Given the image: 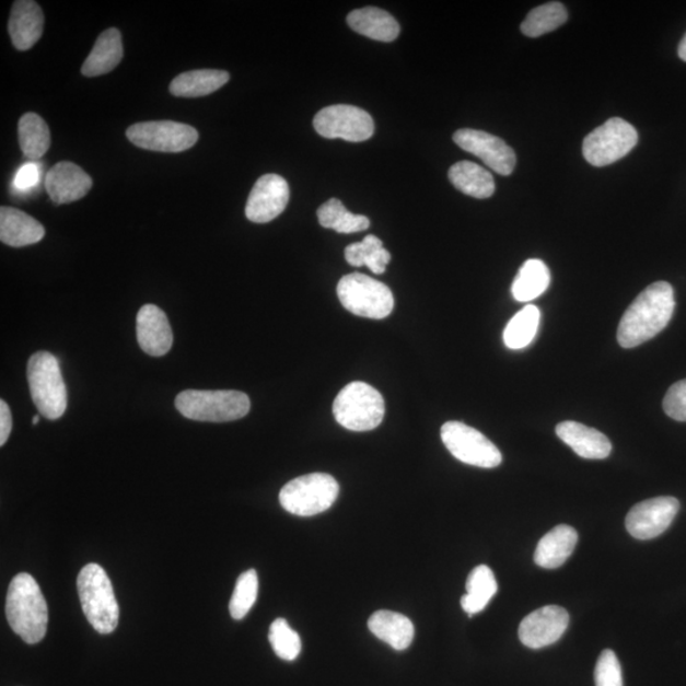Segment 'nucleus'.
<instances>
[{
    "label": "nucleus",
    "mask_w": 686,
    "mask_h": 686,
    "mask_svg": "<svg viewBox=\"0 0 686 686\" xmlns=\"http://www.w3.org/2000/svg\"><path fill=\"white\" fill-rule=\"evenodd\" d=\"M675 310L674 289L666 281L646 288L623 315L618 327V342L625 349L648 342L664 330Z\"/></svg>",
    "instance_id": "f257e3e1"
},
{
    "label": "nucleus",
    "mask_w": 686,
    "mask_h": 686,
    "mask_svg": "<svg viewBox=\"0 0 686 686\" xmlns=\"http://www.w3.org/2000/svg\"><path fill=\"white\" fill-rule=\"evenodd\" d=\"M5 614L15 635L28 644L44 640L49 623L46 598L30 573H20L8 589Z\"/></svg>",
    "instance_id": "f03ea898"
},
{
    "label": "nucleus",
    "mask_w": 686,
    "mask_h": 686,
    "mask_svg": "<svg viewBox=\"0 0 686 686\" xmlns=\"http://www.w3.org/2000/svg\"><path fill=\"white\" fill-rule=\"evenodd\" d=\"M78 594L86 620L101 635L113 633L117 628L120 609L112 580L101 566L90 563L79 572Z\"/></svg>",
    "instance_id": "7ed1b4c3"
},
{
    "label": "nucleus",
    "mask_w": 686,
    "mask_h": 686,
    "mask_svg": "<svg viewBox=\"0 0 686 686\" xmlns=\"http://www.w3.org/2000/svg\"><path fill=\"white\" fill-rule=\"evenodd\" d=\"M27 380L34 404L47 420H58L66 414L68 394L59 361L53 353L39 351L30 358Z\"/></svg>",
    "instance_id": "20e7f679"
},
{
    "label": "nucleus",
    "mask_w": 686,
    "mask_h": 686,
    "mask_svg": "<svg viewBox=\"0 0 686 686\" xmlns=\"http://www.w3.org/2000/svg\"><path fill=\"white\" fill-rule=\"evenodd\" d=\"M178 412L194 421L229 422L243 419L251 409L246 393L239 391H185L176 397Z\"/></svg>",
    "instance_id": "39448f33"
},
{
    "label": "nucleus",
    "mask_w": 686,
    "mask_h": 686,
    "mask_svg": "<svg viewBox=\"0 0 686 686\" xmlns=\"http://www.w3.org/2000/svg\"><path fill=\"white\" fill-rule=\"evenodd\" d=\"M385 405L382 394L372 385L362 382L347 384L338 393L334 404V415L342 428L364 432L372 431L384 419Z\"/></svg>",
    "instance_id": "423d86ee"
},
{
    "label": "nucleus",
    "mask_w": 686,
    "mask_h": 686,
    "mask_svg": "<svg viewBox=\"0 0 686 686\" xmlns=\"http://www.w3.org/2000/svg\"><path fill=\"white\" fill-rule=\"evenodd\" d=\"M340 486L326 473H312L290 480L279 496L281 507L297 516H314L327 511L337 500Z\"/></svg>",
    "instance_id": "0eeeda50"
},
{
    "label": "nucleus",
    "mask_w": 686,
    "mask_h": 686,
    "mask_svg": "<svg viewBox=\"0 0 686 686\" xmlns=\"http://www.w3.org/2000/svg\"><path fill=\"white\" fill-rule=\"evenodd\" d=\"M337 295L347 311L359 317L384 319L394 310V297L385 283L362 274L344 276Z\"/></svg>",
    "instance_id": "6e6552de"
},
{
    "label": "nucleus",
    "mask_w": 686,
    "mask_h": 686,
    "mask_svg": "<svg viewBox=\"0 0 686 686\" xmlns=\"http://www.w3.org/2000/svg\"><path fill=\"white\" fill-rule=\"evenodd\" d=\"M638 143V132L620 117L598 126L583 140L582 153L595 167H605L625 158Z\"/></svg>",
    "instance_id": "1a4fd4ad"
},
{
    "label": "nucleus",
    "mask_w": 686,
    "mask_h": 686,
    "mask_svg": "<svg viewBox=\"0 0 686 686\" xmlns=\"http://www.w3.org/2000/svg\"><path fill=\"white\" fill-rule=\"evenodd\" d=\"M441 440L457 461L479 468H496L502 462L499 449L482 432L457 421L441 428Z\"/></svg>",
    "instance_id": "9d476101"
},
{
    "label": "nucleus",
    "mask_w": 686,
    "mask_h": 686,
    "mask_svg": "<svg viewBox=\"0 0 686 686\" xmlns=\"http://www.w3.org/2000/svg\"><path fill=\"white\" fill-rule=\"evenodd\" d=\"M126 137L146 151L179 153L197 143L199 132L190 125L176 121H148L131 125Z\"/></svg>",
    "instance_id": "9b49d317"
},
{
    "label": "nucleus",
    "mask_w": 686,
    "mask_h": 686,
    "mask_svg": "<svg viewBox=\"0 0 686 686\" xmlns=\"http://www.w3.org/2000/svg\"><path fill=\"white\" fill-rule=\"evenodd\" d=\"M314 129L326 139H342L360 143L374 136L373 117L365 109L349 105H335L321 109L314 117Z\"/></svg>",
    "instance_id": "f8f14e48"
},
{
    "label": "nucleus",
    "mask_w": 686,
    "mask_h": 686,
    "mask_svg": "<svg viewBox=\"0 0 686 686\" xmlns=\"http://www.w3.org/2000/svg\"><path fill=\"white\" fill-rule=\"evenodd\" d=\"M681 502L675 497L662 496L635 504L626 519L627 531L636 539L658 538L674 522Z\"/></svg>",
    "instance_id": "ddd939ff"
},
{
    "label": "nucleus",
    "mask_w": 686,
    "mask_h": 686,
    "mask_svg": "<svg viewBox=\"0 0 686 686\" xmlns=\"http://www.w3.org/2000/svg\"><path fill=\"white\" fill-rule=\"evenodd\" d=\"M569 625L570 615L562 606H543L520 623L519 638L526 648L540 650L561 640Z\"/></svg>",
    "instance_id": "4468645a"
},
{
    "label": "nucleus",
    "mask_w": 686,
    "mask_h": 686,
    "mask_svg": "<svg viewBox=\"0 0 686 686\" xmlns=\"http://www.w3.org/2000/svg\"><path fill=\"white\" fill-rule=\"evenodd\" d=\"M454 141L463 151L475 154L501 176L511 175L516 165V154L500 138L486 131L462 129L454 133Z\"/></svg>",
    "instance_id": "2eb2a0df"
},
{
    "label": "nucleus",
    "mask_w": 686,
    "mask_h": 686,
    "mask_svg": "<svg viewBox=\"0 0 686 686\" xmlns=\"http://www.w3.org/2000/svg\"><path fill=\"white\" fill-rule=\"evenodd\" d=\"M290 199V188L278 175H265L257 179L248 197L246 217L251 222L265 224L282 214Z\"/></svg>",
    "instance_id": "dca6fc26"
},
{
    "label": "nucleus",
    "mask_w": 686,
    "mask_h": 686,
    "mask_svg": "<svg viewBox=\"0 0 686 686\" xmlns=\"http://www.w3.org/2000/svg\"><path fill=\"white\" fill-rule=\"evenodd\" d=\"M92 185L91 176L72 162H59L46 173V193L57 205L83 199Z\"/></svg>",
    "instance_id": "f3484780"
},
{
    "label": "nucleus",
    "mask_w": 686,
    "mask_h": 686,
    "mask_svg": "<svg viewBox=\"0 0 686 686\" xmlns=\"http://www.w3.org/2000/svg\"><path fill=\"white\" fill-rule=\"evenodd\" d=\"M137 337L141 350L151 357H164L173 345L167 315L154 304L141 306L137 317Z\"/></svg>",
    "instance_id": "a211bd4d"
},
{
    "label": "nucleus",
    "mask_w": 686,
    "mask_h": 686,
    "mask_svg": "<svg viewBox=\"0 0 686 686\" xmlns=\"http://www.w3.org/2000/svg\"><path fill=\"white\" fill-rule=\"evenodd\" d=\"M45 18L42 8L33 0L14 2L8 31L15 49L30 50L44 33Z\"/></svg>",
    "instance_id": "6ab92c4d"
},
{
    "label": "nucleus",
    "mask_w": 686,
    "mask_h": 686,
    "mask_svg": "<svg viewBox=\"0 0 686 686\" xmlns=\"http://www.w3.org/2000/svg\"><path fill=\"white\" fill-rule=\"evenodd\" d=\"M557 437L585 460H605L612 453V443L603 432L589 426L565 421L556 428Z\"/></svg>",
    "instance_id": "aec40b11"
},
{
    "label": "nucleus",
    "mask_w": 686,
    "mask_h": 686,
    "mask_svg": "<svg viewBox=\"0 0 686 686\" xmlns=\"http://www.w3.org/2000/svg\"><path fill=\"white\" fill-rule=\"evenodd\" d=\"M578 542L579 534L572 526L558 525L543 536L535 549L534 561L542 569H559L571 557Z\"/></svg>",
    "instance_id": "412c9836"
},
{
    "label": "nucleus",
    "mask_w": 686,
    "mask_h": 686,
    "mask_svg": "<svg viewBox=\"0 0 686 686\" xmlns=\"http://www.w3.org/2000/svg\"><path fill=\"white\" fill-rule=\"evenodd\" d=\"M45 236V228L33 217L19 209H0V241L7 246L20 248L38 243Z\"/></svg>",
    "instance_id": "4be33fe9"
},
{
    "label": "nucleus",
    "mask_w": 686,
    "mask_h": 686,
    "mask_svg": "<svg viewBox=\"0 0 686 686\" xmlns=\"http://www.w3.org/2000/svg\"><path fill=\"white\" fill-rule=\"evenodd\" d=\"M349 26L362 36L376 42L392 43L399 35V23L388 12L376 7H365L347 15Z\"/></svg>",
    "instance_id": "5701e85b"
},
{
    "label": "nucleus",
    "mask_w": 686,
    "mask_h": 686,
    "mask_svg": "<svg viewBox=\"0 0 686 686\" xmlns=\"http://www.w3.org/2000/svg\"><path fill=\"white\" fill-rule=\"evenodd\" d=\"M368 627L370 632L397 651L407 650L415 638L414 623L404 614L396 612L374 613L368 621Z\"/></svg>",
    "instance_id": "b1692460"
},
{
    "label": "nucleus",
    "mask_w": 686,
    "mask_h": 686,
    "mask_svg": "<svg viewBox=\"0 0 686 686\" xmlns=\"http://www.w3.org/2000/svg\"><path fill=\"white\" fill-rule=\"evenodd\" d=\"M124 57L123 37L117 28L104 31L82 67L84 77H100L113 72Z\"/></svg>",
    "instance_id": "393cba45"
},
{
    "label": "nucleus",
    "mask_w": 686,
    "mask_h": 686,
    "mask_svg": "<svg viewBox=\"0 0 686 686\" xmlns=\"http://www.w3.org/2000/svg\"><path fill=\"white\" fill-rule=\"evenodd\" d=\"M231 75L224 70L199 69L179 74L173 79L170 92L173 96L185 98H197L209 96V94L222 89L229 82Z\"/></svg>",
    "instance_id": "a878e982"
},
{
    "label": "nucleus",
    "mask_w": 686,
    "mask_h": 686,
    "mask_svg": "<svg viewBox=\"0 0 686 686\" xmlns=\"http://www.w3.org/2000/svg\"><path fill=\"white\" fill-rule=\"evenodd\" d=\"M449 179L461 193L475 197V199H488L495 194V179L490 172L480 165L463 161L449 170Z\"/></svg>",
    "instance_id": "bb28decb"
},
{
    "label": "nucleus",
    "mask_w": 686,
    "mask_h": 686,
    "mask_svg": "<svg viewBox=\"0 0 686 686\" xmlns=\"http://www.w3.org/2000/svg\"><path fill=\"white\" fill-rule=\"evenodd\" d=\"M467 594L462 597L461 604L465 613L472 615L482 612L497 594V581L490 567L478 566L467 580Z\"/></svg>",
    "instance_id": "cd10ccee"
},
{
    "label": "nucleus",
    "mask_w": 686,
    "mask_h": 686,
    "mask_svg": "<svg viewBox=\"0 0 686 686\" xmlns=\"http://www.w3.org/2000/svg\"><path fill=\"white\" fill-rule=\"evenodd\" d=\"M549 283L550 274L547 265L540 259H527L512 283L511 293L518 302H532L548 289Z\"/></svg>",
    "instance_id": "c85d7f7f"
},
{
    "label": "nucleus",
    "mask_w": 686,
    "mask_h": 686,
    "mask_svg": "<svg viewBox=\"0 0 686 686\" xmlns=\"http://www.w3.org/2000/svg\"><path fill=\"white\" fill-rule=\"evenodd\" d=\"M19 140L23 154L31 161L43 158L50 148V130L42 116L28 113L19 123Z\"/></svg>",
    "instance_id": "c756f323"
},
{
    "label": "nucleus",
    "mask_w": 686,
    "mask_h": 686,
    "mask_svg": "<svg viewBox=\"0 0 686 686\" xmlns=\"http://www.w3.org/2000/svg\"><path fill=\"white\" fill-rule=\"evenodd\" d=\"M345 258L351 266H368L374 274L382 275L392 256L377 236L367 235L364 241L352 243L345 249Z\"/></svg>",
    "instance_id": "7c9ffc66"
},
{
    "label": "nucleus",
    "mask_w": 686,
    "mask_h": 686,
    "mask_svg": "<svg viewBox=\"0 0 686 686\" xmlns=\"http://www.w3.org/2000/svg\"><path fill=\"white\" fill-rule=\"evenodd\" d=\"M323 228L334 229L337 233L350 234L367 231L370 220L364 216L352 214L338 199L323 204L317 212Z\"/></svg>",
    "instance_id": "2f4dec72"
},
{
    "label": "nucleus",
    "mask_w": 686,
    "mask_h": 686,
    "mask_svg": "<svg viewBox=\"0 0 686 686\" xmlns=\"http://www.w3.org/2000/svg\"><path fill=\"white\" fill-rule=\"evenodd\" d=\"M540 312L535 305H526L509 322L503 333L504 345L511 350L530 346L538 333Z\"/></svg>",
    "instance_id": "473e14b6"
},
{
    "label": "nucleus",
    "mask_w": 686,
    "mask_h": 686,
    "mask_svg": "<svg viewBox=\"0 0 686 686\" xmlns=\"http://www.w3.org/2000/svg\"><path fill=\"white\" fill-rule=\"evenodd\" d=\"M569 19L562 3L550 2L543 4L526 15L522 23V33L530 37H539L561 27Z\"/></svg>",
    "instance_id": "72a5a7b5"
},
{
    "label": "nucleus",
    "mask_w": 686,
    "mask_h": 686,
    "mask_svg": "<svg viewBox=\"0 0 686 686\" xmlns=\"http://www.w3.org/2000/svg\"><path fill=\"white\" fill-rule=\"evenodd\" d=\"M258 595V575L255 570L242 573L236 580L234 593L229 603V612L233 619L241 620L255 605Z\"/></svg>",
    "instance_id": "f704fd0d"
},
{
    "label": "nucleus",
    "mask_w": 686,
    "mask_h": 686,
    "mask_svg": "<svg viewBox=\"0 0 686 686\" xmlns=\"http://www.w3.org/2000/svg\"><path fill=\"white\" fill-rule=\"evenodd\" d=\"M268 640H270L275 653L282 660L294 661L301 654V637L294 629H291L289 623L283 618H278L272 623Z\"/></svg>",
    "instance_id": "c9c22d12"
},
{
    "label": "nucleus",
    "mask_w": 686,
    "mask_h": 686,
    "mask_svg": "<svg viewBox=\"0 0 686 686\" xmlns=\"http://www.w3.org/2000/svg\"><path fill=\"white\" fill-rule=\"evenodd\" d=\"M596 686H623L621 667L617 654L612 650H604L596 662Z\"/></svg>",
    "instance_id": "e433bc0d"
},
{
    "label": "nucleus",
    "mask_w": 686,
    "mask_h": 686,
    "mask_svg": "<svg viewBox=\"0 0 686 686\" xmlns=\"http://www.w3.org/2000/svg\"><path fill=\"white\" fill-rule=\"evenodd\" d=\"M664 411L673 420L686 422V380L675 383L667 391Z\"/></svg>",
    "instance_id": "4c0bfd02"
},
{
    "label": "nucleus",
    "mask_w": 686,
    "mask_h": 686,
    "mask_svg": "<svg viewBox=\"0 0 686 686\" xmlns=\"http://www.w3.org/2000/svg\"><path fill=\"white\" fill-rule=\"evenodd\" d=\"M39 177H42L39 165L33 162L26 163L15 173L13 186L15 190L26 193L38 185Z\"/></svg>",
    "instance_id": "58836bf2"
},
{
    "label": "nucleus",
    "mask_w": 686,
    "mask_h": 686,
    "mask_svg": "<svg viewBox=\"0 0 686 686\" xmlns=\"http://www.w3.org/2000/svg\"><path fill=\"white\" fill-rule=\"evenodd\" d=\"M13 428L12 414L4 400H0V445H5Z\"/></svg>",
    "instance_id": "ea45409f"
},
{
    "label": "nucleus",
    "mask_w": 686,
    "mask_h": 686,
    "mask_svg": "<svg viewBox=\"0 0 686 686\" xmlns=\"http://www.w3.org/2000/svg\"><path fill=\"white\" fill-rule=\"evenodd\" d=\"M679 57L682 60L686 61V34L682 39V43L679 45Z\"/></svg>",
    "instance_id": "a19ab883"
},
{
    "label": "nucleus",
    "mask_w": 686,
    "mask_h": 686,
    "mask_svg": "<svg viewBox=\"0 0 686 686\" xmlns=\"http://www.w3.org/2000/svg\"><path fill=\"white\" fill-rule=\"evenodd\" d=\"M38 422H39V416L37 415V416L34 417L33 423L37 425Z\"/></svg>",
    "instance_id": "79ce46f5"
}]
</instances>
